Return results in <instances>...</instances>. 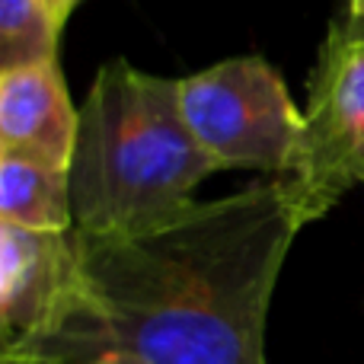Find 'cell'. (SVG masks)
<instances>
[{"mask_svg": "<svg viewBox=\"0 0 364 364\" xmlns=\"http://www.w3.org/2000/svg\"><path fill=\"white\" fill-rule=\"evenodd\" d=\"M307 227L288 179H265L134 237L74 230L83 297L32 355L90 364H265V323L294 237Z\"/></svg>", "mask_w": 364, "mask_h": 364, "instance_id": "6da1fadb", "label": "cell"}, {"mask_svg": "<svg viewBox=\"0 0 364 364\" xmlns=\"http://www.w3.org/2000/svg\"><path fill=\"white\" fill-rule=\"evenodd\" d=\"M214 173L182 115L179 77L147 74L125 58L96 70L70 160L77 233L157 230L195 205V188Z\"/></svg>", "mask_w": 364, "mask_h": 364, "instance_id": "7a4b0ae2", "label": "cell"}, {"mask_svg": "<svg viewBox=\"0 0 364 364\" xmlns=\"http://www.w3.org/2000/svg\"><path fill=\"white\" fill-rule=\"evenodd\" d=\"M179 106L218 170H256L272 179L297 170L304 112L262 55L227 58L179 77Z\"/></svg>", "mask_w": 364, "mask_h": 364, "instance_id": "3957f363", "label": "cell"}, {"mask_svg": "<svg viewBox=\"0 0 364 364\" xmlns=\"http://www.w3.org/2000/svg\"><path fill=\"white\" fill-rule=\"evenodd\" d=\"M288 188L314 224L364 186V32L346 19L329 26L307 87L304 144Z\"/></svg>", "mask_w": 364, "mask_h": 364, "instance_id": "277c9868", "label": "cell"}, {"mask_svg": "<svg viewBox=\"0 0 364 364\" xmlns=\"http://www.w3.org/2000/svg\"><path fill=\"white\" fill-rule=\"evenodd\" d=\"M83 297L74 230L0 224V342L32 352L58 336Z\"/></svg>", "mask_w": 364, "mask_h": 364, "instance_id": "5b68a950", "label": "cell"}, {"mask_svg": "<svg viewBox=\"0 0 364 364\" xmlns=\"http://www.w3.org/2000/svg\"><path fill=\"white\" fill-rule=\"evenodd\" d=\"M80 109H74L58 58L0 68V151L68 166Z\"/></svg>", "mask_w": 364, "mask_h": 364, "instance_id": "8992f818", "label": "cell"}, {"mask_svg": "<svg viewBox=\"0 0 364 364\" xmlns=\"http://www.w3.org/2000/svg\"><path fill=\"white\" fill-rule=\"evenodd\" d=\"M0 224L26 230H74L68 166L0 151Z\"/></svg>", "mask_w": 364, "mask_h": 364, "instance_id": "52a82bcc", "label": "cell"}, {"mask_svg": "<svg viewBox=\"0 0 364 364\" xmlns=\"http://www.w3.org/2000/svg\"><path fill=\"white\" fill-rule=\"evenodd\" d=\"M58 36L45 0H0V68L58 58Z\"/></svg>", "mask_w": 364, "mask_h": 364, "instance_id": "ba28073f", "label": "cell"}, {"mask_svg": "<svg viewBox=\"0 0 364 364\" xmlns=\"http://www.w3.org/2000/svg\"><path fill=\"white\" fill-rule=\"evenodd\" d=\"M77 4H80V0H45V6H48V16H51V23L58 26V32L64 29V23L70 19V13L77 10Z\"/></svg>", "mask_w": 364, "mask_h": 364, "instance_id": "9c48e42d", "label": "cell"}, {"mask_svg": "<svg viewBox=\"0 0 364 364\" xmlns=\"http://www.w3.org/2000/svg\"><path fill=\"white\" fill-rule=\"evenodd\" d=\"M342 19H346L352 29H364V0H348Z\"/></svg>", "mask_w": 364, "mask_h": 364, "instance_id": "30bf717a", "label": "cell"}, {"mask_svg": "<svg viewBox=\"0 0 364 364\" xmlns=\"http://www.w3.org/2000/svg\"><path fill=\"white\" fill-rule=\"evenodd\" d=\"M90 364H144V361L132 358V355H122V352H109V355H100V358H93Z\"/></svg>", "mask_w": 364, "mask_h": 364, "instance_id": "8fae6325", "label": "cell"}, {"mask_svg": "<svg viewBox=\"0 0 364 364\" xmlns=\"http://www.w3.org/2000/svg\"><path fill=\"white\" fill-rule=\"evenodd\" d=\"M0 364H45V361L32 358V355H13V352H4V355H0Z\"/></svg>", "mask_w": 364, "mask_h": 364, "instance_id": "7c38bea8", "label": "cell"}, {"mask_svg": "<svg viewBox=\"0 0 364 364\" xmlns=\"http://www.w3.org/2000/svg\"><path fill=\"white\" fill-rule=\"evenodd\" d=\"M358 32H364V29H358Z\"/></svg>", "mask_w": 364, "mask_h": 364, "instance_id": "4fadbf2b", "label": "cell"}]
</instances>
